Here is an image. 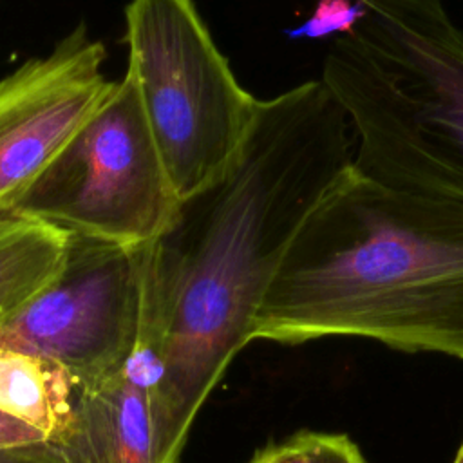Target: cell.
Returning a JSON list of instances; mask_svg holds the SVG:
<instances>
[{
  "label": "cell",
  "mask_w": 463,
  "mask_h": 463,
  "mask_svg": "<svg viewBox=\"0 0 463 463\" xmlns=\"http://www.w3.org/2000/svg\"><path fill=\"white\" fill-rule=\"evenodd\" d=\"M0 463H60L47 441L0 450Z\"/></svg>",
  "instance_id": "4fadbf2b"
},
{
  "label": "cell",
  "mask_w": 463,
  "mask_h": 463,
  "mask_svg": "<svg viewBox=\"0 0 463 463\" xmlns=\"http://www.w3.org/2000/svg\"><path fill=\"white\" fill-rule=\"evenodd\" d=\"M157 380V336L141 315L128 360L99 383L76 391L67 427L47 441L60 463H154L152 391Z\"/></svg>",
  "instance_id": "ba28073f"
},
{
  "label": "cell",
  "mask_w": 463,
  "mask_h": 463,
  "mask_svg": "<svg viewBox=\"0 0 463 463\" xmlns=\"http://www.w3.org/2000/svg\"><path fill=\"white\" fill-rule=\"evenodd\" d=\"M347 127L322 80L260 99L233 166L183 199L172 224L141 248V315L159 345L154 463H179L206 398L253 340L291 239L353 165Z\"/></svg>",
  "instance_id": "6da1fadb"
},
{
  "label": "cell",
  "mask_w": 463,
  "mask_h": 463,
  "mask_svg": "<svg viewBox=\"0 0 463 463\" xmlns=\"http://www.w3.org/2000/svg\"><path fill=\"white\" fill-rule=\"evenodd\" d=\"M326 336L463 360V206L351 165L291 239L253 324V340Z\"/></svg>",
  "instance_id": "7a4b0ae2"
},
{
  "label": "cell",
  "mask_w": 463,
  "mask_h": 463,
  "mask_svg": "<svg viewBox=\"0 0 463 463\" xmlns=\"http://www.w3.org/2000/svg\"><path fill=\"white\" fill-rule=\"evenodd\" d=\"M125 22L127 72L183 201L233 166L260 99L237 81L192 0H130Z\"/></svg>",
  "instance_id": "277c9868"
},
{
  "label": "cell",
  "mask_w": 463,
  "mask_h": 463,
  "mask_svg": "<svg viewBox=\"0 0 463 463\" xmlns=\"http://www.w3.org/2000/svg\"><path fill=\"white\" fill-rule=\"evenodd\" d=\"M365 5L362 0H318L311 16L289 31L291 38H326L351 33L364 18Z\"/></svg>",
  "instance_id": "8fae6325"
},
{
  "label": "cell",
  "mask_w": 463,
  "mask_h": 463,
  "mask_svg": "<svg viewBox=\"0 0 463 463\" xmlns=\"http://www.w3.org/2000/svg\"><path fill=\"white\" fill-rule=\"evenodd\" d=\"M141 307V248L69 233L61 269L0 327V347L47 358L87 389L128 360Z\"/></svg>",
  "instance_id": "8992f818"
},
{
  "label": "cell",
  "mask_w": 463,
  "mask_h": 463,
  "mask_svg": "<svg viewBox=\"0 0 463 463\" xmlns=\"http://www.w3.org/2000/svg\"><path fill=\"white\" fill-rule=\"evenodd\" d=\"M47 438L34 427L0 409V450L43 443Z\"/></svg>",
  "instance_id": "7c38bea8"
},
{
  "label": "cell",
  "mask_w": 463,
  "mask_h": 463,
  "mask_svg": "<svg viewBox=\"0 0 463 463\" xmlns=\"http://www.w3.org/2000/svg\"><path fill=\"white\" fill-rule=\"evenodd\" d=\"M69 232L16 215H0V327L61 269Z\"/></svg>",
  "instance_id": "9c48e42d"
},
{
  "label": "cell",
  "mask_w": 463,
  "mask_h": 463,
  "mask_svg": "<svg viewBox=\"0 0 463 463\" xmlns=\"http://www.w3.org/2000/svg\"><path fill=\"white\" fill-rule=\"evenodd\" d=\"M76 398L71 376L54 362L0 347V409L38 429L47 441L67 427Z\"/></svg>",
  "instance_id": "30bf717a"
},
{
  "label": "cell",
  "mask_w": 463,
  "mask_h": 463,
  "mask_svg": "<svg viewBox=\"0 0 463 463\" xmlns=\"http://www.w3.org/2000/svg\"><path fill=\"white\" fill-rule=\"evenodd\" d=\"M179 204L125 72L7 215L145 248L172 224Z\"/></svg>",
  "instance_id": "5b68a950"
},
{
  "label": "cell",
  "mask_w": 463,
  "mask_h": 463,
  "mask_svg": "<svg viewBox=\"0 0 463 463\" xmlns=\"http://www.w3.org/2000/svg\"><path fill=\"white\" fill-rule=\"evenodd\" d=\"M452 463H463V441H461V445H459V449H458L456 458H454Z\"/></svg>",
  "instance_id": "5bb4252c"
},
{
  "label": "cell",
  "mask_w": 463,
  "mask_h": 463,
  "mask_svg": "<svg viewBox=\"0 0 463 463\" xmlns=\"http://www.w3.org/2000/svg\"><path fill=\"white\" fill-rule=\"evenodd\" d=\"M105 47L83 27L47 56L33 58L0 80V215L63 150L114 81L101 65Z\"/></svg>",
  "instance_id": "52a82bcc"
},
{
  "label": "cell",
  "mask_w": 463,
  "mask_h": 463,
  "mask_svg": "<svg viewBox=\"0 0 463 463\" xmlns=\"http://www.w3.org/2000/svg\"><path fill=\"white\" fill-rule=\"evenodd\" d=\"M322 81L356 136L353 168L387 188L463 206V31L441 0H362Z\"/></svg>",
  "instance_id": "3957f363"
}]
</instances>
